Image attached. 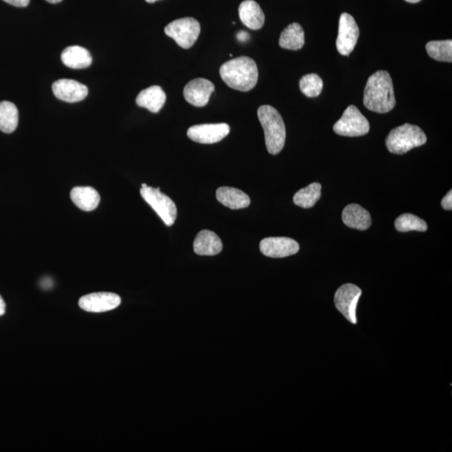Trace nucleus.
<instances>
[{"mask_svg":"<svg viewBox=\"0 0 452 452\" xmlns=\"http://www.w3.org/2000/svg\"><path fill=\"white\" fill-rule=\"evenodd\" d=\"M396 104L393 82L389 72L378 71L370 76L364 92V105L377 113H387Z\"/></svg>","mask_w":452,"mask_h":452,"instance_id":"nucleus-1","label":"nucleus"},{"mask_svg":"<svg viewBox=\"0 0 452 452\" xmlns=\"http://www.w3.org/2000/svg\"><path fill=\"white\" fill-rule=\"evenodd\" d=\"M369 122L355 106L344 111L342 118L334 126L335 134L344 136H360L369 133Z\"/></svg>","mask_w":452,"mask_h":452,"instance_id":"nucleus-7","label":"nucleus"},{"mask_svg":"<svg viewBox=\"0 0 452 452\" xmlns=\"http://www.w3.org/2000/svg\"><path fill=\"white\" fill-rule=\"evenodd\" d=\"M360 37V29L353 17L348 13L341 15L339 35L336 41L337 50L342 55H351L355 48Z\"/></svg>","mask_w":452,"mask_h":452,"instance_id":"nucleus-9","label":"nucleus"},{"mask_svg":"<svg viewBox=\"0 0 452 452\" xmlns=\"http://www.w3.org/2000/svg\"><path fill=\"white\" fill-rule=\"evenodd\" d=\"M216 198L223 206L239 210L250 206V199L244 192L232 187H220L216 191Z\"/></svg>","mask_w":452,"mask_h":452,"instance_id":"nucleus-19","label":"nucleus"},{"mask_svg":"<svg viewBox=\"0 0 452 452\" xmlns=\"http://www.w3.org/2000/svg\"><path fill=\"white\" fill-rule=\"evenodd\" d=\"M257 115L265 134L268 153L272 155H278L285 146L287 136L283 118L278 111L269 105L260 106Z\"/></svg>","mask_w":452,"mask_h":452,"instance_id":"nucleus-3","label":"nucleus"},{"mask_svg":"<svg viewBox=\"0 0 452 452\" xmlns=\"http://www.w3.org/2000/svg\"><path fill=\"white\" fill-rule=\"evenodd\" d=\"M342 219L344 223L352 229L365 230L371 225L369 211L356 204H348L344 208Z\"/></svg>","mask_w":452,"mask_h":452,"instance_id":"nucleus-18","label":"nucleus"},{"mask_svg":"<svg viewBox=\"0 0 452 452\" xmlns=\"http://www.w3.org/2000/svg\"><path fill=\"white\" fill-rule=\"evenodd\" d=\"M19 113L16 106L10 101L0 102V130L11 134L17 129Z\"/></svg>","mask_w":452,"mask_h":452,"instance_id":"nucleus-23","label":"nucleus"},{"mask_svg":"<svg viewBox=\"0 0 452 452\" xmlns=\"http://www.w3.org/2000/svg\"><path fill=\"white\" fill-rule=\"evenodd\" d=\"M304 44V31L299 24L292 23L289 24L281 34L279 45L281 48L298 50L302 49Z\"/></svg>","mask_w":452,"mask_h":452,"instance_id":"nucleus-22","label":"nucleus"},{"mask_svg":"<svg viewBox=\"0 0 452 452\" xmlns=\"http://www.w3.org/2000/svg\"><path fill=\"white\" fill-rule=\"evenodd\" d=\"M239 15L241 22L253 31L262 28L265 23V15L259 4L254 0H245L239 7Z\"/></svg>","mask_w":452,"mask_h":452,"instance_id":"nucleus-15","label":"nucleus"},{"mask_svg":"<svg viewBox=\"0 0 452 452\" xmlns=\"http://www.w3.org/2000/svg\"><path fill=\"white\" fill-rule=\"evenodd\" d=\"M141 195L149 206L163 220L164 224L172 226L177 218V207L169 196L161 193L160 188L145 187L140 190Z\"/></svg>","mask_w":452,"mask_h":452,"instance_id":"nucleus-5","label":"nucleus"},{"mask_svg":"<svg viewBox=\"0 0 452 452\" xmlns=\"http://www.w3.org/2000/svg\"><path fill=\"white\" fill-rule=\"evenodd\" d=\"M299 87L301 92L308 97H317L321 94L323 88V82L317 74H308L300 80Z\"/></svg>","mask_w":452,"mask_h":452,"instance_id":"nucleus-27","label":"nucleus"},{"mask_svg":"<svg viewBox=\"0 0 452 452\" xmlns=\"http://www.w3.org/2000/svg\"><path fill=\"white\" fill-rule=\"evenodd\" d=\"M425 48L429 57L436 59V61L452 62L451 40L430 41L426 44Z\"/></svg>","mask_w":452,"mask_h":452,"instance_id":"nucleus-25","label":"nucleus"},{"mask_svg":"<svg viewBox=\"0 0 452 452\" xmlns=\"http://www.w3.org/2000/svg\"><path fill=\"white\" fill-rule=\"evenodd\" d=\"M428 141L421 127L406 123L395 127L388 135L386 143L388 150L395 155H404L414 148L421 147Z\"/></svg>","mask_w":452,"mask_h":452,"instance_id":"nucleus-4","label":"nucleus"},{"mask_svg":"<svg viewBox=\"0 0 452 452\" xmlns=\"http://www.w3.org/2000/svg\"><path fill=\"white\" fill-rule=\"evenodd\" d=\"M6 302H4L1 296H0V317L3 316L6 313Z\"/></svg>","mask_w":452,"mask_h":452,"instance_id":"nucleus-31","label":"nucleus"},{"mask_svg":"<svg viewBox=\"0 0 452 452\" xmlns=\"http://www.w3.org/2000/svg\"><path fill=\"white\" fill-rule=\"evenodd\" d=\"M3 1L15 7H27L29 3V0H3Z\"/></svg>","mask_w":452,"mask_h":452,"instance_id":"nucleus-29","label":"nucleus"},{"mask_svg":"<svg viewBox=\"0 0 452 452\" xmlns=\"http://www.w3.org/2000/svg\"><path fill=\"white\" fill-rule=\"evenodd\" d=\"M361 295V289L351 283L341 285L335 293L334 304L337 309L353 324L357 323L356 309Z\"/></svg>","mask_w":452,"mask_h":452,"instance_id":"nucleus-8","label":"nucleus"},{"mask_svg":"<svg viewBox=\"0 0 452 452\" xmlns=\"http://www.w3.org/2000/svg\"><path fill=\"white\" fill-rule=\"evenodd\" d=\"M322 186L319 183H311L309 186L297 192L293 197L296 206L304 209L312 208L321 198Z\"/></svg>","mask_w":452,"mask_h":452,"instance_id":"nucleus-24","label":"nucleus"},{"mask_svg":"<svg viewBox=\"0 0 452 452\" xmlns=\"http://www.w3.org/2000/svg\"><path fill=\"white\" fill-rule=\"evenodd\" d=\"M64 65L71 69H85L91 66L92 58L90 52L82 46L67 47L62 53Z\"/></svg>","mask_w":452,"mask_h":452,"instance_id":"nucleus-20","label":"nucleus"},{"mask_svg":"<svg viewBox=\"0 0 452 452\" xmlns=\"http://www.w3.org/2000/svg\"><path fill=\"white\" fill-rule=\"evenodd\" d=\"M71 198L76 206L87 212L96 210L101 199L99 193L92 187H75Z\"/></svg>","mask_w":452,"mask_h":452,"instance_id":"nucleus-21","label":"nucleus"},{"mask_svg":"<svg viewBox=\"0 0 452 452\" xmlns=\"http://www.w3.org/2000/svg\"><path fill=\"white\" fill-rule=\"evenodd\" d=\"M395 229L400 232H426L428 229L425 221L412 214H403L395 220Z\"/></svg>","mask_w":452,"mask_h":452,"instance_id":"nucleus-26","label":"nucleus"},{"mask_svg":"<svg viewBox=\"0 0 452 452\" xmlns=\"http://www.w3.org/2000/svg\"><path fill=\"white\" fill-rule=\"evenodd\" d=\"M145 1H147L148 3H155V2L157 1V0H145Z\"/></svg>","mask_w":452,"mask_h":452,"instance_id":"nucleus-34","label":"nucleus"},{"mask_svg":"<svg viewBox=\"0 0 452 452\" xmlns=\"http://www.w3.org/2000/svg\"><path fill=\"white\" fill-rule=\"evenodd\" d=\"M122 302L121 297L113 292H95L80 298L79 306L89 313H105L117 309Z\"/></svg>","mask_w":452,"mask_h":452,"instance_id":"nucleus-10","label":"nucleus"},{"mask_svg":"<svg viewBox=\"0 0 452 452\" xmlns=\"http://www.w3.org/2000/svg\"><path fill=\"white\" fill-rule=\"evenodd\" d=\"M406 1L411 3H416L421 1V0H406Z\"/></svg>","mask_w":452,"mask_h":452,"instance_id":"nucleus-33","label":"nucleus"},{"mask_svg":"<svg viewBox=\"0 0 452 452\" xmlns=\"http://www.w3.org/2000/svg\"><path fill=\"white\" fill-rule=\"evenodd\" d=\"M230 127L226 123H211L190 127L187 135L194 142L213 144L220 142L229 134Z\"/></svg>","mask_w":452,"mask_h":452,"instance_id":"nucleus-11","label":"nucleus"},{"mask_svg":"<svg viewBox=\"0 0 452 452\" xmlns=\"http://www.w3.org/2000/svg\"><path fill=\"white\" fill-rule=\"evenodd\" d=\"M215 91V85L204 78L192 80L183 89V97L190 104L198 108L208 104L211 94Z\"/></svg>","mask_w":452,"mask_h":452,"instance_id":"nucleus-13","label":"nucleus"},{"mask_svg":"<svg viewBox=\"0 0 452 452\" xmlns=\"http://www.w3.org/2000/svg\"><path fill=\"white\" fill-rule=\"evenodd\" d=\"M223 249V241L215 232L204 229L195 237V253L199 255H216Z\"/></svg>","mask_w":452,"mask_h":452,"instance_id":"nucleus-16","label":"nucleus"},{"mask_svg":"<svg viewBox=\"0 0 452 452\" xmlns=\"http://www.w3.org/2000/svg\"><path fill=\"white\" fill-rule=\"evenodd\" d=\"M166 94L160 86H153L144 89L136 98V104L141 108L157 113L163 108L166 101Z\"/></svg>","mask_w":452,"mask_h":452,"instance_id":"nucleus-17","label":"nucleus"},{"mask_svg":"<svg viewBox=\"0 0 452 452\" xmlns=\"http://www.w3.org/2000/svg\"><path fill=\"white\" fill-rule=\"evenodd\" d=\"M47 2L50 3H57L62 1V0H46Z\"/></svg>","mask_w":452,"mask_h":452,"instance_id":"nucleus-32","label":"nucleus"},{"mask_svg":"<svg viewBox=\"0 0 452 452\" xmlns=\"http://www.w3.org/2000/svg\"><path fill=\"white\" fill-rule=\"evenodd\" d=\"M442 206L446 211L452 210V191L450 190L442 200Z\"/></svg>","mask_w":452,"mask_h":452,"instance_id":"nucleus-28","label":"nucleus"},{"mask_svg":"<svg viewBox=\"0 0 452 452\" xmlns=\"http://www.w3.org/2000/svg\"><path fill=\"white\" fill-rule=\"evenodd\" d=\"M221 78L230 88L240 92L253 90L258 82V68L253 59L241 57L221 66Z\"/></svg>","mask_w":452,"mask_h":452,"instance_id":"nucleus-2","label":"nucleus"},{"mask_svg":"<svg viewBox=\"0 0 452 452\" xmlns=\"http://www.w3.org/2000/svg\"><path fill=\"white\" fill-rule=\"evenodd\" d=\"M237 39L241 42H246L248 41L250 35L248 33L245 31H240L237 33Z\"/></svg>","mask_w":452,"mask_h":452,"instance_id":"nucleus-30","label":"nucleus"},{"mask_svg":"<svg viewBox=\"0 0 452 452\" xmlns=\"http://www.w3.org/2000/svg\"><path fill=\"white\" fill-rule=\"evenodd\" d=\"M299 244L288 237H268L260 243V250L271 258H284L295 255L299 251Z\"/></svg>","mask_w":452,"mask_h":452,"instance_id":"nucleus-12","label":"nucleus"},{"mask_svg":"<svg viewBox=\"0 0 452 452\" xmlns=\"http://www.w3.org/2000/svg\"><path fill=\"white\" fill-rule=\"evenodd\" d=\"M166 35L176 41L183 49H190L198 40L200 24L191 17L178 19L169 23L164 29Z\"/></svg>","mask_w":452,"mask_h":452,"instance_id":"nucleus-6","label":"nucleus"},{"mask_svg":"<svg viewBox=\"0 0 452 452\" xmlns=\"http://www.w3.org/2000/svg\"><path fill=\"white\" fill-rule=\"evenodd\" d=\"M52 91L59 100L70 102V104L83 101L88 95L87 86L70 79L57 80L52 85Z\"/></svg>","mask_w":452,"mask_h":452,"instance_id":"nucleus-14","label":"nucleus"}]
</instances>
